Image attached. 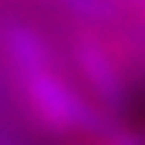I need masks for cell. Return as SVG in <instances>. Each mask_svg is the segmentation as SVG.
<instances>
[{
	"mask_svg": "<svg viewBox=\"0 0 145 145\" xmlns=\"http://www.w3.org/2000/svg\"><path fill=\"white\" fill-rule=\"evenodd\" d=\"M0 54L14 78L17 105L24 118L44 135L78 142L105 135L121 118L101 108L71 74L68 61L44 40V34L24 20L0 24Z\"/></svg>",
	"mask_w": 145,
	"mask_h": 145,
	"instance_id": "obj_1",
	"label": "cell"
},
{
	"mask_svg": "<svg viewBox=\"0 0 145 145\" xmlns=\"http://www.w3.org/2000/svg\"><path fill=\"white\" fill-rule=\"evenodd\" d=\"M64 61H68L71 74L78 78V84L108 115L121 118L128 111L135 81L125 74V68L115 61V54L108 51V44L98 37V31L91 24H74L68 31V37H64Z\"/></svg>",
	"mask_w": 145,
	"mask_h": 145,
	"instance_id": "obj_2",
	"label": "cell"
},
{
	"mask_svg": "<svg viewBox=\"0 0 145 145\" xmlns=\"http://www.w3.org/2000/svg\"><path fill=\"white\" fill-rule=\"evenodd\" d=\"M68 145H145V121L135 125H115L105 135H95V138H78Z\"/></svg>",
	"mask_w": 145,
	"mask_h": 145,
	"instance_id": "obj_3",
	"label": "cell"
}]
</instances>
